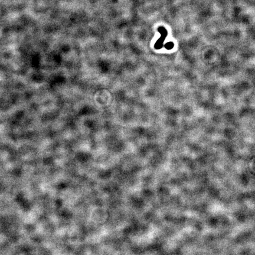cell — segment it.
Wrapping results in <instances>:
<instances>
[{
	"label": "cell",
	"instance_id": "1",
	"mask_svg": "<svg viewBox=\"0 0 255 255\" xmlns=\"http://www.w3.org/2000/svg\"><path fill=\"white\" fill-rule=\"evenodd\" d=\"M158 31L161 34V37L155 44V48L157 49H160L162 48L163 41L165 39L168 33L167 30L164 27H159L158 28Z\"/></svg>",
	"mask_w": 255,
	"mask_h": 255
},
{
	"label": "cell",
	"instance_id": "2",
	"mask_svg": "<svg viewBox=\"0 0 255 255\" xmlns=\"http://www.w3.org/2000/svg\"><path fill=\"white\" fill-rule=\"evenodd\" d=\"M173 46H174V44H173L172 42H168V43H167L165 45V47L167 49L172 48L173 47Z\"/></svg>",
	"mask_w": 255,
	"mask_h": 255
}]
</instances>
